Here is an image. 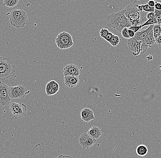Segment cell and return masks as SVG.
Instances as JSON below:
<instances>
[{"label": "cell", "instance_id": "484cf974", "mask_svg": "<svg viewBox=\"0 0 161 158\" xmlns=\"http://www.w3.org/2000/svg\"><path fill=\"white\" fill-rule=\"evenodd\" d=\"M122 36L124 38L126 39H130V37L129 35L128 34V28H125L122 30L121 32Z\"/></svg>", "mask_w": 161, "mask_h": 158}, {"label": "cell", "instance_id": "d6986e66", "mask_svg": "<svg viewBox=\"0 0 161 158\" xmlns=\"http://www.w3.org/2000/svg\"><path fill=\"white\" fill-rule=\"evenodd\" d=\"M59 91L52 87L48 83L46 85L45 88L46 93L48 95H52L58 93Z\"/></svg>", "mask_w": 161, "mask_h": 158}, {"label": "cell", "instance_id": "7a4b0ae2", "mask_svg": "<svg viewBox=\"0 0 161 158\" xmlns=\"http://www.w3.org/2000/svg\"><path fill=\"white\" fill-rule=\"evenodd\" d=\"M107 25L116 29L120 33L125 28H129L131 24L126 17L123 10L116 13H112L107 17Z\"/></svg>", "mask_w": 161, "mask_h": 158}, {"label": "cell", "instance_id": "ba28073f", "mask_svg": "<svg viewBox=\"0 0 161 158\" xmlns=\"http://www.w3.org/2000/svg\"><path fill=\"white\" fill-rule=\"evenodd\" d=\"M12 99L9 93V86L0 81V106L9 105Z\"/></svg>", "mask_w": 161, "mask_h": 158}, {"label": "cell", "instance_id": "e575fe53", "mask_svg": "<svg viewBox=\"0 0 161 158\" xmlns=\"http://www.w3.org/2000/svg\"><path fill=\"white\" fill-rule=\"evenodd\" d=\"M128 34L130 38H134V37L135 35V33H134L133 31L131 30H129V29H128Z\"/></svg>", "mask_w": 161, "mask_h": 158}, {"label": "cell", "instance_id": "74e56055", "mask_svg": "<svg viewBox=\"0 0 161 158\" xmlns=\"http://www.w3.org/2000/svg\"><path fill=\"white\" fill-rule=\"evenodd\" d=\"M146 58H147L148 61H151V60H152V59H153V56L151 55H148V56L146 57Z\"/></svg>", "mask_w": 161, "mask_h": 158}, {"label": "cell", "instance_id": "1f68e13d", "mask_svg": "<svg viewBox=\"0 0 161 158\" xmlns=\"http://www.w3.org/2000/svg\"><path fill=\"white\" fill-rule=\"evenodd\" d=\"M154 7H155V9L161 10V3L156 1Z\"/></svg>", "mask_w": 161, "mask_h": 158}, {"label": "cell", "instance_id": "4fadbf2b", "mask_svg": "<svg viewBox=\"0 0 161 158\" xmlns=\"http://www.w3.org/2000/svg\"><path fill=\"white\" fill-rule=\"evenodd\" d=\"M79 77L70 75L64 76L65 84L68 87L73 88L77 86L79 83Z\"/></svg>", "mask_w": 161, "mask_h": 158}, {"label": "cell", "instance_id": "5b68a950", "mask_svg": "<svg viewBox=\"0 0 161 158\" xmlns=\"http://www.w3.org/2000/svg\"><path fill=\"white\" fill-rule=\"evenodd\" d=\"M55 43L57 47L61 50L68 49L74 45L73 37L66 32L59 33L56 37Z\"/></svg>", "mask_w": 161, "mask_h": 158}, {"label": "cell", "instance_id": "52a82bcc", "mask_svg": "<svg viewBox=\"0 0 161 158\" xmlns=\"http://www.w3.org/2000/svg\"><path fill=\"white\" fill-rule=\"evenodd\" d=\"M30 91L25 86L18 85L15 86H9V93L12 99L25 98Z\"/></svg>", "mask_w": 161, "mask_h": 158}, {"label": "cell", "instance_id": "603a6c76", "mask_svg": "<svg viewBox=\"0 0 161 158\" xmlns=\"http://www.w3.org/2000/svg\"><path fill=\"white\" fill-rule=\"evenodd\" d=\"M155 13V16L158 21V24H161V10H155L154 12Z\"/></svg>", "mask_w": 161, "mask_h": 158}, {"label": "cell", "instance_id": "6da1fadb", "mask_svg": "<svg viewBox=\"0 0 161 158\" xmlns=\"http://www.w3.org/2000/svg\"><path fill=\"white\" fill-rule=\"evenodd\" d=\"M138 1L140 0H135L123 10L125 16L129 20L131 26H141L148 20L146 17L147 12L145 11L140 12L138 10L137 4Z\"/></svg>", "mask_w": 161, "mask_h": 158}, {"label": "cell", "instance_id": "5bb4252c", "mask_svg": "<svg viewBox=\"0 0 161 158\" xmlns=\"http://www.w3.org/2000/svg\"><path fill=\"white\" fill-rule=\"evenodd\" d=\"M154 25H150L147 29L140 31H138L137 33H135V35L133 38L136 40L140 41L143 40L149 35L152 30H153Z\"/></svg>", "mask_w": 161, "mask_h": 158}, {"label": "cell", "instance_id": "9c48e42d", "mask_svg": "<svg viewBox=\"0 0 161 158\" xmlns=\"http://www.w3.org/2000/svg\"><path fill=\"white\" fill-rule=\"evenodd\" d=\"M97 140L91 137L88 133H83L81 134L79 138V142L82 148L84 149H88L91 148L96 143Z\"/></svg>", "mask_w": 161, "mask_h": 158}, {"label": "cell", "instance_id": "2e32d148", "mask_svg": "<svg viewBox=\"0 0 161 158\" xmlns=\"http://www.w3.org/2000/svg\"><path fill=\"white\" fill-rule=\"evenodd\" d=\"M88 134L91 137L97 140L102 135V131L98 127L93 126L88 131Z\"/></svg>", "mask_w": 161, "mask_h": 158}, {"label": "cell", "instance_id": "7402d4cb", "mask_svg": "<svg viewBox=\"0 0 161 158\" xmlns=\"http://www.w3.org/2000/svg\"><path fill=\"white\" fill-rule=\"evenodd\" d=\"M121 39L119 38V36L115 35L113 37L111 40L110 42V43L111 45L114 47H116L120 43Z\"/></svg>", "mask_w": 161, "mask_h": 158}, {"label": "cell", "instance_id": "8d00e7d4", "mask_svg": "<svg viewBox=\"0 0 161 158\" xmlns=\"http://www.w3.org/2000/svg\"><path fill=\"white\" fill-rule=\"evenodd\" d=\"M138 9L140 12H142L143 11V5L138 4Z\"/></svg>", "mask_w": 161, "mask_h": 158}, {"label": "cell", "instance_id": "9a60e30c", "mask_svg": "<svg viewBox=\"0 0 161 158\" xmlns=\"http://www.w3.org/2000/svg\"><path fill=\"white\" fill-rule=\"evenodd\" d=\"M141 43L148 47V48H153L154 47V44L156 43V40L154 38L153 29L144 40L141 41Z\"/></svg>", "mask_w": 161, "mask_h": 158}, {"label": "cell", "instance_id": "836d02e7", "mask_svg": "<svg viewBox=\"0 0 161 158\" xmlns=\"http://www.w3.org/2000/svg\"><path fill=\"white\" fill-rule=\"evenodd\" d=\"M156 43L159 46H161V34L156 40Z\"/></svg>", "mask_w": 161, "mask_h": 158}, {"label": "cell", "instance_id": "83f0119b", "mask_svg": "<svg viewBox=\"0 0 161 158\" xmlns=\"http://www.w3.org/2000/svg\"><path fill=\"white\" fill-rule=\"evenodd\" d=\"M142 28L141 26H131V27H130L128 28V29L129 30H131L132 31H133L134 33H136L137 32L139 31L140 29Z\"/></svg>", "mask_w": 161, "mask_h": 158}, {"label": "cell", "instance_id": "30bf717a", "mask_svg": "<svg viewBox=\"0 0 161 158\" xmlns=\"http://www.w3.org/2000/svg\"><path fill=\"white\" fill-rule=\"evenodd\" d=\"M127 44L134 56H139L140 53L141 41L136 40L133 38H130L128 40Z\"/></svg>", "mask_w": 161, "mask_h": 158}, {"label": "cell", "instance_id": "ac0fdd59", "mask_svg": "<svg viewBox=\"0 0 161 158\" xmlns=\"http://www.w3.org/2000/svg\"><path fill=\"white\" fill-rule=\"evenodd\" d=\"M19 0H3V5L7 7L13 8L16 6Z\"/></svg>", "mask_w": 161, "mask_h": 158}, {"label": "cell", "instance_id": "7c38bea8", "mask_svg": "<svg viewBox=\"0 0 161 158\" xmlns=\"http://www.w3.org/2000/svg\"><path fill=\"white\" fill-rule=\"evenodd\" d=\"M81 117L82 121L87 123L95 119L93 111L89 108H85L81 111Z\"/></svg>", "mask_w": 161, "mask_h": 158}, {"label": "cell", "instance_id": "ffe728a7", "mask_svg": "<svg viewBox=\"0 0 161 158\" xmlns=\"http://www.w3.org/2000/svg\"><path fill=\"white\" fill-rule=\"evenodd\" d=\"M153 31L155 40L161 34V26L160 24H155L153 28Z\"/></svg>", "mask_w": 161, "mask_h": 158}, {"label": "cell", "instance_id": "44dd1931", "mask_svg": "<svg viewBox=\"0 0 161 158\" xmlns=\"http://www.w3.org/2000/svg\"><path fill=\"white\" fill-rule=\"evenodd\" d=\"M155 24H158V21H157V19L156 17H154L153 19H148L146 21L144 24L141 25V27L142 28L145 27V26H148V25H155Z\"/></svg>", "mask_w": 161, "mask_h": 158}, {"label": "cell", "instance_id": "8992f818", "mask_svg": "<svg viewBox=\"0 0 161 158\" xmlns=\"http://www.w3.org/2000/svg\"><path fill=\"white\" fill-rule=\"evenodd\" d=\"M9 109L15 119L27 116V106L23 103L12 101L10 104Z\"/></svg>", "mask_w": 161, "mask_h": 158}, {"label": "cell", "instance_id": "d6a6232c", "mask_svg": "<svg viewBox=\"0 0 161 158\" xmlns=\"http://www.w3.org/2000/svg\"><path fill=\"white\" fill-rule=\"evenodd\" d=\"M155 4H156V2L154 0H150V1H148V3H147V4L149 6L152 7H154Z\"/></svg>", "mask_w": 161, "mask_h": 158}, {"label": "cell", "instance_id": "f546056e", "mask_svg": "<svg viewBox=\"0 0 161 158\" xmlns=\"http://www.w3.org/2000/svg\"><path fill=\"white\" fill-rule=\"evenodd\" d=\"M114 36H115V35H114L113 33L110 32V33L108 34V35H107V36H106V38L104 39V40H106L107 41L110 43L111 39L113 38V37H114Z\"/></svg>", "mask_w": 161, "mask_h": 158}, {"label": "cell", "instance_id": "f1b7e54d", "mask_svg": "<svg viewBox=\"0 0 161 158\" xmlns=\"http://www.w3.org/2000/svg\"><path fill=\"white\" fill-rule=\"evenodd\" d=\"M148 48V47L141 43V45H140V53H145Z\"/></svg>", "mask_w": 161, "mask_h": 158}, {"label": "cell", "instance_id": "277c9868", "mask_svg": "<svg viewBox=\"0 0 161 158\" xmlns=\"http://www.w3.org/2000/svg\"><path fill=\"white\" fill-rule=\"evenodd\" d=\"M16 72L13 63L6 57L0 58V80L9 78Z\"/></svg>", "mask_w": 161, "mask_h": 158}, {"label": "cell", "instance_id": "3957f363", "mask_svg": "<svg viewBox=\"0 0 161 158\" xmlns=\"http://www.w3.org/2000/svg\"><path fill=\"white\" fill-rule=\"evenodd\" d=\"M10 22L15 28H23L28 23V15L23 10L14 9L10 13Z\"/></svg>", "mask_w": 161, "mask_h": 158}, {"label": "cell", "instance_id": "4dcf8cb0", "mask_svg": "<svg viewBox=\"0 0 161 158\" xmlns=\"http://www.w3.org/2000/svg\"><path fill=\"white\" fill-rule=\"evenodd\" d=\"M155 13L154 12H148L146 14V17L147 19H151L155 17Z\"/></svg>", "mask_w": 161, "mask_h": 158}, {"label": "cell", "instance_id": "d590c367", "mask_svg": "<svg viewBox=\"0 0 161 158\" xmlns=\"http://www.w3.org/2000/svg\"><path fill=\"white\" fill-rule=\"evenodd\" d=\"M54 158H73L71 156H65V155H60Z\"/></svg>", "mask_w": 161, "mask_h": 158}, {"label": "cell", "instance_id": "8fae6325", "mask_svg": "<svg viewBox=\"0 0 161 158\" xmlns=\"http://www.w3.org/2000/svg\"><path fill=\"white\" fill-rule=\"evenodd\" d=\"M64 76H74L79 77L80 75V67L75 64H71L66 65L64 67L63 71Z\"/></svg>", "mask_w": 161, "mask_h": 158}, {"label": "cell", "instance_id": "4316f807", "mask_svg": "<svg viewBox=\"0 0 161 158\" xmlns=\"http://www.w3.org/2000/svg\"><path fill=\"white\" fill-rule=\"evenodd\" d=\"M48 83L53 88L57 90H59V85L57 82L54 81H50Z\"/></svg>", "mask_w": 161, "mask_h": 158}, {"label": "cell", "instance_id": "e0dca14e", "mask_svg": "<svg viewBox=\"0 0 161 158\" xmlns=\"http://www.w3.org/2000/svg\"><path fill=\"white\" fill-rule=\"evenodd\" d=\"M148 148L144 144H140L135 149L136 154L140 156L143 157L146 156L148 153Z\"/></svg>", "mask_w": 161, "mask_h": 158}, {"label": "cell", "instance_id": "cb8c5ba5", "mask_svg": "<svg viewBox=\"0 0 161 158\" xmlns=\"http://www.w3.org/2000/svg\"><path fill=\"white\" fill-rule=\"evenodd\" d=\"M155 7L149 6L147 4L143 5V11L146 12H154Z\"/></svg>", "mask_w": 161, "mask_h": 158}, {"label": "cell", "instance_id": "d4e9b609", "mask_svg": "<svg viewBox=\"0 0 161 158\" xmlns=\"http://www.w3.org/2000/svg\"><path fill=\"white\" fill-rule=\"evenodd\" d=\"M109 33H110V31H109L108 29L102 28L100 30L99 35H100V37L101 38L104 39Z\"/></svg>", "mask_w": 161, "mask_h": 158}]
</instances>
